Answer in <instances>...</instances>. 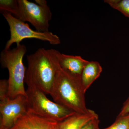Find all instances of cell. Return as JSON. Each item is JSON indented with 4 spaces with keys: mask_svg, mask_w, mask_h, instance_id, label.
Segmentation results:
<instances>
[{
    "mask_svg": "<svg viewBox=\"0 0 129 129\" xmlns=\"http://www.w3.org/2000/svg\"><path fill=\"white\" fill-rule=\"evenodd\" d=\"M129 114V97L125 101L117 117H122Z\"/></svg>",
    "mask_w": 129,
    "mask_h": 129,
    "instance_id": "cell-17",
    "label": "cell"
},
{
    "mask_svg": "<svg viewBox=\"0 0 129 129\" xmlns=\"http://www.w3.org/2000/svg\"><path fill=\"white\" fill-rule=\"evenodd\" d=\"M58 123L28 111L10 129H58Z\"/></svg>",
    "mask_w": 129,
    "mask_h": 129,
    "instance_id": "cell-8",
    "label": "cell"
},
{
    "mask_svg": "<svg viewBox=\"0 0 129 129\" xmlns=\"http://www.w3.org/2000/svg\"><path fill=\"white\" fill-rule=\"evenodd\" d=\"M85 93L81 78L64 71L59 65L50 94L54 102L76 113H87L90 109L86 107Z\"/></svg>",
    "mask_w": 129,
    "mask_h": 129,
    "instance_id": "cell-2",
    "label": "cell"
},
{
    "mask_svg": "<svg viewBox=\"0 0 129 129\" xmlns=\"http://www.w3.org/2000/svg\"><path fill=\"white\" fill-rule=\"evenodd\" d=\"M27 86L26 91L28 112L58 122L76 113L51 101L36 86L31 85Z\"/></svg>",
    "mask_w": 129,
    "mask_h": 129,
    "instance_id": "cell-4",
    "label": "cell"
},
{
    "mask_svg": "<svg viewBox=\"0 0 129 129\" xmlns=\"http://www.w3.org/2000/svg\"><path fill=\"white\" fill-rule=\"evenodd\" d=\"M18 0H1L0 10L2 12H7L17 18L19 12Z\"/></svg>",
    "mask_w": 129,
    "mask_h": 129,
    "instance_id": "cell-12",
    "label": "cell"
},
{
    "mask_svg": "<svg viewBox=\"0 0 129 129\" xmlns=\"http://www.w3.org/2000/svg\"><path fill=\"white\" fill-rule=\"evenodd\" d=\"M97 117L98 115L91 110L87 113H76L59 122L58 129H82L90 121Z\"/></svg>",
    "mask_w": 129,
    "mask_h": 129,
    "instance_id": "cell-10",
    "label": "cell"
},
{
    "mask_svg": "<svg viewBox=\"0 0 129 129\" xmlns=\"http://www.w3.org/2000/svg\"><path fill=\"white\" fill-rule=\"evenodd\" d=\"M129 126V114L117 117L114 123L110 126L103 129H128Z\"/></svg>",
    "mask_w": 129,
    "mask_h": 129,
    "instance_id": "cell-14",
    "label": "cell"
},
{
    "mask_svg": "<svg viewBox=\"0 0 129 129\" xmlns=\"http://www.w3.org/2000/svg\"><path fill=\"white\" fill-rule=\"evenodd\" d=\"M8 82L7 79L0 80V101L9 97L8 96Z\"/></svg>",
    "mask_w": 129,
    "mask_h": 129,
    "instance_id": "cell-15",
    "label": "cell"
},
{
    "mask_svg": "<svg viewBox=\"0 0 129 129\" xmlns=\"http://www.w3.org/2000/svg\"><path fill=\"white\" fill-rule=\"evenodd\" d=\"M36 3L27 0H18L19 12L16 18L28 22L40 32H49V22L52 17L50 7L45 0H36Z\"/></svg>",
    "mask_w": 129,
    "mask_h": 129,
    "instance_id": "cell-6",
    "label": "cell"
},
{
    "mask_svg": "<svg viewBox=\"0 0 129 129\" xmlns=\"http://www.w3.org/2000/svg\"><path fill=\"white\" fill-rule=\"evenodd\" d=\"M59 52L55 49L40 48L27 56L24 82L27 85H34L46 94L50 95L59 65Z\"/></svg>",
    "mask_w": 129,
    "mask_h": 129,
    "instance_id": "cell-1",
    "label": "cell"
},
{
    "mask_svg": "<svg viewBox=\"0 0 129 129\" xmlns=\"http://www.w3.org/2000/svg\"><path fill=\"white\" fill-rule=\"evenodd\" d=\"M3 16L7 21L9 27L10 39L8 41L5 49L8 50L13 44H20L21 41L26 39H35L47 42L53 45L61 43L60 38L52 32H40L30 28L27 23L18 19L11 13L3 12Z\"/></svg>",
    "mask_w": 129,
    "mask_h": 129,
    "instance_id": "cell-5",
    "label": "cell"
},
{
    "mask_svg": "<svg viewBox=\"0 0 129 129\" xmlns=\"http://www.w3.org/2000/svg\"><path fill=\"white\" fill-rule=\"evenodd\" d=\"M104 2L129 18V0H105Z\"/></svg>",
    "mask_w": 129,
    "mask_h": 129,
    "instance_id": "cell-13",
    "label": "cell"
},
{
    "mask_svg": "<svg viewBox=\"0 0 129 129\" xmlns=\"http://www.w3.org/2000/svg\"><path fill=\"white\" fill-rule=\"evenodd\" d=\"M0 129H10L28 112L27 96L14 99L8 97L0 101Z\"/></svg>",
    "mask_w": 129,
    "mask_h": 129,
    "instance_id": "cell-7",
    "label": "cell"
},
{
    "mask_svg": "<svg viewBox=\"0 0 129 129\" xmlns=\"http://www.w3.org/2000/svg\"><path fill=\"white\" fill-rule=\"evenodd\" d=\"M102 70L98 62L89 61L86 65L81 76V84L85 92L93 82L99 78Z\"/></svg>",
    "mask_w": 129,
    "mask_h": 129,
    "instance_id": "cell-11",
    "label": "cell"
},
{
    "mask_svg": "<svg viewBox=\"0 0 129 129\" xmlns=\"http://www.w3.org/2000/svg\"><path fill=\"white\" fill-rule=\"evenodd\" d=\"M128 129H129V126L128 128Z\"/></svg>",
    "mask_w": 129,
    "mask_h": 129,
    "instance_id": "cell-18",
    "label": "cell"
},
{
    "mask_svg": "<svg viewBox=\"0 0 129 129\" xmlns=\"http://www.w3.org/2000/svg\"><path fill=\"white\" fill-rule=\"evenodd\" d=\"M58 61L60 67L72 75L81 78L84 67L89 61L80 56L66 55L59 52Z\"/></svg>",
    "mask_w": 129,
    "mask_h": 129,
    "instance_id": "cell-9",
    "label": "cell"
},
{
    "mask_svg": "<svg viewBox=\"0 0 129 129\" xmlns=\"http://www.w3.org/2000/svg\"><path fill=\"white\" fill-rule=\"evenodd\" d=\"M99 118H94L88 123L82 129H100L99 128Z\"/></svg>",
    "mask_w": 129,
    "mask_h": 129,
    "instance_id": "cell-16",
    "label": "cell"
},
{
    "mask_svg": "<svg viewBox=\"0 0 129 129\" xmlns=\"http://www.w3.org/2000/svg\"><path fill=\"white\" fill-rule=\"evenodd\" d=\"M27 51L25 46L20 44L13 49H4L1 52V64L9 72L8 80L10 99L21 95L27 96L24 86L26 68L23 63V57Z\"/></svg>",
    "mask_w": 129,
    "mask_h": 129,
    "instance_id": "cell-3",
    "label": "cell"
}]
</instances>
